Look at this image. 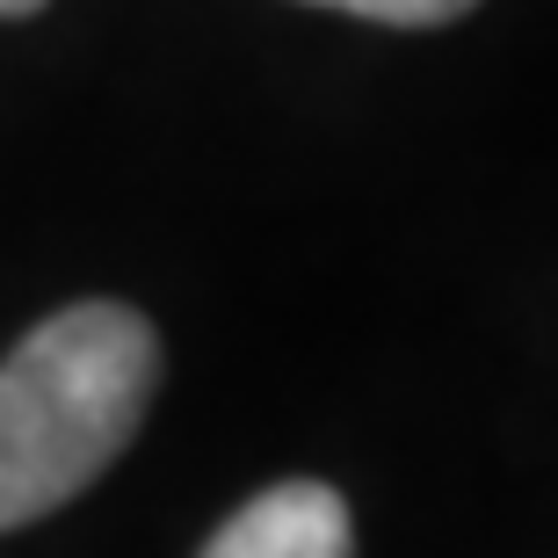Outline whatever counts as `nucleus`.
I'll use <instances>...</instances> for the list:
<instances>
[{
    "label": "nucleus",
    "mask_w": 558,
    "mask_h": 558,
    "mask_svg": "<svg viewBox=\"0 0 558 558\" xmlns=\"http://www.w3.org/2000/svg\"><path fill=\"white\" fill-rule=\"evenodd\" d=\"M319 8H349L363 22H392V29H435V22H457L478 0H319Z\"/></svg>",
    "instance_id": "7ed1b4c3"
},
{
    "label": "nucleus",
    "mask_w": 558,
    "mask_h": 558,
    "mask_svg": "<svg viewBox=\"0 0 558 558\" xmlns=\"http://www.w3.org/2000/svg\"><path fill=\"white\" fill-rule=\"evenodd\" d=\"M160 385V341L131 305H65L0 363V530L102 478Z\"/></svg>",
    "instance_id": "f257e3e1"
},
{
    "label": "nucleus",
    "mask_w": 558,
    "mask_h": 558,
    "mask_svg": "<svg viewBox=\"0 0 558 558\" xmlns=\"http://www.w3.org/2000/svg\"><path fill=\"white\" fill-rule=\"evenodd\" d=\"M44 0H0V15H37Z\"/></svg>",
    "instance_id": "20e7f679"
},
{
    "label": "nucleus",
    "mask_w": 558,
    "mask_h": 558,
    "mask_svg": "<svg viewBox=\"0 0 558 558\" xmlns=\"http://www.w3.org/2000/svg\"><path fill=\"white\" fill-rule=\"evenodd\" d=\"M204 558H349V508L319 478H283L254 494Z\"/></svg>",
    "instance_id": "f03ea898"
}]
</instances>
